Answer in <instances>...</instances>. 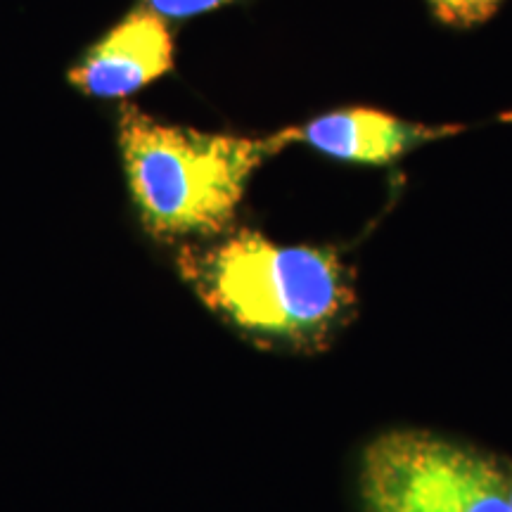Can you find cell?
Masks as SVG:
<instances>
[{
  "mask_svg": "<svg viewBox=\"0 0 512 512\" xmlns=\"http://www.w3.org/2000/svg\"><path fill=\"white\" fill-rule=\"evenodd\" d=\"M178 271L209 311L268 347L320 349L356 311L354 275L335 249L280 245L259 230L188 242Z\"/></svg>",
  "mask_w": 512,
  "mask_h": 512,
  "instance_id": "1",
  "label": "cell"
},
{
  "mask_svg": "<svg viewBox=\"0 0 512 512\" xmlns=\"http://www.w3.org/2000/svg\"><path fill=\"white\" fill-rule=\"evenodd\" d=\"M119 143L145 228L159 240H207L226 233L249 178L290 140L285 131L271 138L204 133L131 107L121 114Z\"/></svg>",
  "mask_w": 512,
  "mask_h": 512,
  "instance_id": "2",
  "label": "cell"
},
{
  "mask_svg": "<svg viewBox=\"0 0 512 512\" xmlns=\"http://www.w3.org/2000/svg\"><path fill=\"white\" fill-rule=\"evenodd\" d=\"M358 496L366 512H510L512 470L475 446L392 430L363 448Z\"/></svg>",
  "mask_w": 512,
  "mask_h": 512,
  "instance_id": "3",
  "label": "cell"
},
{
  "mask_svg": "<svg viewBox=\"0 0 512 512\" xmlns=\"http://www.w3.org/2000/svg\"><path fill=\"white\" fill-rule=\"evenodd\" d=\"M463 131L451 124H418L370 107H347L306 121L304 126L285 128L292 143H304L339 162L387 166L422 145L437 143Z\"/></svg>",
  "mask_w": 512,
  "mask_h": 512,
  "instance_id": "4",
  "label": "cell"
},
{
  "mask_svg": "<svg viewBox=\"0 0 512 512\" xmlns=\"http://www.w3.org/2000/svg\"><path fill=\"white\" fill-rule=\"evenodd\" d=\"M174 67V38L164 17L138 10L117 24L72 69V83L95 98H124Z\"/></svg>",
  "mask_w": 512,
  "mask_h": 512,
  "instance_id": "5",
  "label": "cell"
},
{
  "mask_svg": "<svg viewBox=\"0 0 512 512\" xmlns=\"http://www.w3.org/2000/svg\"><path fill=\"white\" fill-rule=\"evenodd\" d=\"M434 17L453 29H472L498 12L505 0H427Z\"/></svg>",
  "mask_w": 512,
  "mask_h": 512,
  "instance_id": "6",
  "label": "cell"
},
{
  "mask_svg": "<svg viewBox=\"0 0 512 512\" xmlns=\"http://www.w3.org/2000/svg\"><path fill=\"white\" fill-rule=\"evenodd\" d=\"M230 0H147V10L157 12L164 19H185L211 12Z\"/></svg>",
  "mask_w": 512,
  "mask_h": 512,
  "instance_id": "7",
  "label": "cell"
},
{
  "mask_svg": "<svg viewBox=\"0 0 512 512\" xmlns=\"http://www.w3.org/2000/svg\"><path fill=\"white\" fill-rule=\"evenodd\" d=\"M510 512H512V503H510Z\"/></svg>",
  "mask_w": 512,
  "mask_h": 512,
  "instance_id": "8",
  "label": "cell"
}]
</instances>
